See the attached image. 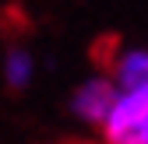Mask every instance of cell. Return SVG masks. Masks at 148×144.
Returning a JSON list of instances; mask_svg holds the SVG:
<instances>
[{
  "label": "cell",
  "instance_id": "1",
  "mask_svg": "<svg viewBox=\"0 0 148 144\" xmlns=\"http://www.w3.org/2000/svg\"><path fill=\"white\" fill-rule=\"evenodd\" d=\"M99 127L106 144H148V88L145 92H116Z\"/></svg>",
  "mask_w": 148,
  "mask_h": 144
},
{
  "label": "cell",
  "instance_id": "3",
  "mask_svg": "<svg viewBox=\"0 0 148 144\" xmlns=\"http://www.w3.org/2000/svg\"><path fill=\"white\" fill-rule=\"evenodd\" d=\"M116 92H145L148 88V56L145 49H123L113 60V81Z\"/></svg>",
  "mask_w": 148,
  "mask_h": 144
},
{
  "label": "cell",
  "instance_id": "2",
  "mask_svg": "<svg viewBox=\"0 0 148 144\" xmlns=\"http://www.w3.org/2000/svg\"><path fill=\"white\" fill-rule=\"evenodd\" d=\"M113 98H116L113 84L106 77H92V81H85L78 92H74V113L85 123H102L106 113H109V105H113Z\"/></svg>",
  "mask_w": 148,
  "mask_h": 144
},
{
  "label": "cell",
  "instance_id": "4",
  "mask_svg": "<svg viewBox=\"0 0 148 144\" xmlns=\"http://www.w3.org/2000/svg\"><path fill=\"white\" fill-rule=\"evenodd\" d=\"M4 74H7V84L14 88H25L28 81H32V56L25 49H11L7 53V67H4Z\"/></svg>",
  "mask_w": 148,
  "mask_h": 144
}]
</instances>
